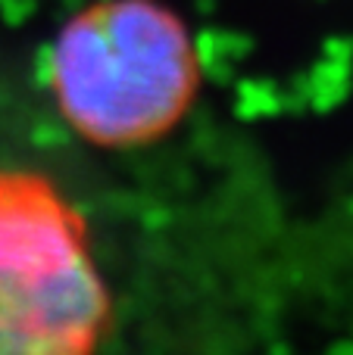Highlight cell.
<instances>
[{"mask_svg": "<svg viewBox=\"0 0 353 355\" xmlns=\"http://www.w3.org/2000/svg\"><path fill=\"white\" fill-rule=\"evenodd\" d=\"M106 324L81 212L44 175L0 168V352H91Z\"/></svg>", "mask_w": 353, "mask_h": 355, "instance_id": "2", "label": "cell"}, {"mask_svg": "<svg viewBox=\"0 0 353 355\" xmlns=\"http://www.w3.org/2000/svg\"><path fill=\"white\" fill-rule=\"evenodd\" d=\"M50 94L79 137L106 150L166 137L200 91L191 31L160 0H94L50 47Z\"/></svg>", "mask_w": 353, "mask_h": 355, "instance_id": "1", "label": "cell"}]
</instances>
